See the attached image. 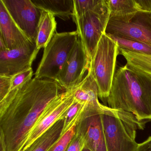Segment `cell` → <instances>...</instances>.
I'll return each instance as SVG.
<instances>
[{"mask_svg":"<svg viewBox=\"0 0 151 151\" xmlns=\"http://www.w3.org/2000/svg\"><path fill=\"white\" fill-rule=\"evenodd\" d=\"M63 90L55 80L34 78L0 102V130L7 151H22L41 115Z\"/></svg>","mask_w":151,"mask_h":151,"instance_id":"cell-1","label":"cell"},{"mask_svg":"<svg viewBox=\"0 0 151 151\" xmlns=\"http://www.w3.org/2000/svg\"><path fill=\"white\" fill-rule=\"evenodd\" d=\"M108 106L132 114L138 121H151V78L126 64L116 70L107 98Z\"/></svg>","mask_w":151,"mask_h":151,"instance_id":"cell-2","label":"cell"},{"mask_svg":"<svg viewBox=\"0 0 151 151\" xmlns=\"http://www.w3.org/2000/svg\"><path fill=\"white\" fill-rule=\"evenodd\" d=\"M102 120L107 151H136L137 129H144L145 123L130 113L101 105Z\"/></svg>","mask_w":151,"mask_h":151,"instance_id":"cell-3","label":"cell"},{"mask_svg":"<svg viewBox=\"0 0 151 151\" xmlns=\"http://www.w3.org/2000/svg\"><path fill=\"white\" fill-rule=\"evenodd\" d=\"M119 54L117 42L104 33L90 61L89 68L97 84L99 97L102 100L106 99L109 95L116 70V59Z\"/></svg>","mask_w":151,"mask_h":151,"instance_id":"cell-4","label":"cell"},{"mask_svg":"<svg viewBox=\"0 0 151 151\" xmlns=\"http://www.w3.org/2000/svg\"><path fill=\"white\" fill-rule=\"evenodd\" d=\"M79 39L77 32H56L44 49L35 78L55 81Z\"/></svg>","mask_w":151,"mask_h":151,"instance_id":"cell-5","label":"cell"},{"mask_svg":"<svg viewBox=\"0 0 151 151\" xmlns=\"http://www.w3.org/2000/svg\"><path fill=\"white\" fill-rule=\"evenodd\" d=\"M109 17L106 0H101L96 7L81 16L72 17L90 62L102 35L106 33Z\"/></svg>","mask_w":151,"mask_h":151,"instance_id":"cell-6","label":"cell"},{"mask_svg":"<svg viewBox=\"0 0 151 151\" xmlns=\"http://www.w3.org/2000/svg\"><path fill=\"white\" fill-rule=\"evenodd\" d=\"M106 33L151 45V13L139 11L123 17H109Z\"/></svg>","mask_w":151,"mask_h":151,"instance_id":"cell-7","label":"cell"},{"mask_svg":"<svg viewBox=\"0 0 151 151\" xmlns=\"http://www.w3.org/2000/svg\"><path fill=\"white\" fill-rule=\"evenodd\" d=\"M101 104L86 105L77 124L76 132L91 151H107L102 120Z\"/></svg>","mask_w":151,"mask_h":151,"instance_id":"cell-8","label":"cell"},{"mask_svg":"<svg viewBox=\"0 0 151 151\" xmlns=\"http://www.w3.org/2000/svg\"><path fill=\"white\" fill-rule=\"evenodd\" d=\"M75 101L71 90L64 91L60 93L49 104L41 115L31 131L21 151H25L57 121L63 118Z\"/></svg>","mask_w":151,"mask_h":151,"instance_id":"cell-9","label":"cell"},{"mask_svg":"<svg viewBox=\"0 0 151 151\" xmlns=\"http://www.w3.org/2000/svg\"><path fill=\"white\" fill-rule=\"evenodd\" d=\"M15 23L35 43L41 11L32 0H2Z\"/></svg>","mask_w":151,"mask_h":151,"instance_id":"cell-10","label":"cell"},{"mask_svg":"<svg viewBox=\"0 0 151 151\" xmlns=\"http://www.w3.org/2000/svg\"><path fill=\"white\" fill-rule=\"evenodd\" d=\"M90 63L83 43L79 38L55 81L64 91L70 90L83 79L85 73L89 70Z\"/></svg>","mask_w":151,"mask_h":151,"instance_id":"cell-11","label":"cell"},{"mask_svg":"<svg viewBox=\"0 0 151 151\" xmlns=\"http://www.w3.org/2000/svg\"><path fill=\"white\" fill-rule=\"evenodd\" d=\"M39 51L35 43L30 42L19 48L0 51V75L12 76L32 68Z\"/></svg>","mask_w":151,"mask_h":151,"instance_id":"cell-12","label":"cell"},{"mask_svg":"<svg viewBox=\"0 0 151 151\" xmlns=\"http://www.w3.org/2000/svg\"><path fill=\"white\" fill-rule=\"evenodd\" d=\"M0 38L9 50L19 48L32 42L13 20L2 0H0Z\"/></svg>","mask_w":151,"mask_h":151,"instance_id":"cell-13","label":"cell"},{"mask_svg":"<svg viewBox=\"0 0 151 151\" xmlns=\"http://www.w3.org/2000/svg\"><path fill=\"white\" fill-rule=\"evenodd\" d=\"M70 90L75 101L82 105H96L100 102L98 87L89 69L82 81Z\"/></svg>","mask_w":151,"mask_h":151,"instance_id":"cell-14","label":"cell"},{"mask_svg":"<svg viewBox=\"0 0 151 151\" xmlns=\"http://www.w3.org/2000/svg\"><path fill=\"white\" fill-rule=\"evenodd\" d=\"M56 27L55 16L47 11L41 10L35 42L37 49L40 50L47 46L56 33Z\"/></svg>","mask_w":151,"mask_h":151,"instance_id":"cell-15","label":"cell"},{"mask_svg":"<svg viewBox=\"0 0 151 151\" xmlns=\"http://www.w3.org/2000/svg\"><path fill=\"white\" fill-rule=\"evenodd\" d=\"M41 10H45L63 20L73 16L74 0H32Z\"/></svg>","mask_w":151,"mask_h":151,"instance_id":"cell-16","label":"cell"},{"mask_svg":"<svg viewBox=\"0 0 151 151\" xmlns=\"http://www.w3.org/2000/svg\"><path fill=\"white\" fill-rule=\"evenodd\" d=\"M64 125L63 118L57 121L37 139L25 151H47L60 137Z\"/></svg>","mask_w":151,"mask_h":151,"instance_id":"cell-17","label":"cell"},{"mask_svg":"<svg viewBox=\"0 0 151 151\" xmlns=\"http://www.w3.org/2000/svg\"><path fill=\"white\" fill-rule=\"evenodd\" d=\"M119 52L126 60V64L130 68L151 78V55L133 52L120 48Z\"/></svg>","mask_w":151,"mask_h":151,"instance_id":"cell-18","label":"cell"},{"mask_svg":"<svg viewBox=\"0 0 151 151\" xmlns=\"http://www.w3.org/2000/svg\"><path fill=\"white\" fill-rule=\"evenodd\" d=\"M110 17H121L139 12L135 0H106Z\"/></svg>","mask_w":151,"mask_h":151,"instance_id":"cell-19","label":"cell"},{"mask_svg":"<svg viewBox=\"0 0 151 151\" xmlns=\"http://www.w3.org/2000/svg\"><path fill=\"white\" fill-rule=\"evenodd\" d=\"M108 35L111 38L117 42L119 48L133 52L151 55V45L114 35Z\"/></svg>","mask_w":151,"mask_h":151,"instance_id":"cell-20","label":"cell"},{"mask_svg":"<svg viewBox=\"0 0 151 151\" xmlns=\"http://www.w3.org/2000/svg\"><path fill=\"white\" fill-rule=\"evenodd\" d=\"M82 114L76 119L69 129L64 134L61 136L60 137L52 146L47 151H66L68 146L76 133L77 124Z\"/></svg>","mask_w":151,"mask_h":151,"instance_id":"cell-21","label":"cell"},{"mask_svg":"<svg viewBox=\"0 0 151 151\" xmlns=\"http://www.w3.org/2000/svg\"><path fill=\"white\" fill-rule=\"evenodd\" d=\"M85 106L75 101L70 107L63 117L64 125L61 136L69 129L76 119L82 114Z\"/></svg>","mask_w":151,"mask_h":151,"instance_id":"cell-22","label":"cell"},{"mask_svg":"<svg viewBox=\"0 0 151 151\" xmlns=\"http://www.w3.org/2000/svg\"><path fill=\"white\" fill-rule=\"evenodd\" d=\"M33 75V70L30 68L12 76L9 93L17 90L25 85L32 79Z\"/></svg>","mask_w":151,"mask_h":151,"instance_id":"cell-23","label":"cell"},{"mask_svg":"<svg viewBox=\"0 0 151 151\" xmlns=\"http://www.w3.org/2000/svg\"><path fill=\"white\" fill-rule=\"evenodd\" d=\"M101 0H74V9L72 17H79L92 10L101 2Z\"/></svg>","mask_w":151,"mask_h":151,"instance_id":"cell-24","label":"cell"},{"mask_svg":"<svg viewBox=\"0 0 151 151\" xmlns=\"http://www.w3.org/2000/svg\"><path fill=\"white\" fill-rule=\"evenodd\" d=\"M12 76L0 75V102L2 101L10 91Z\"/></svg>","mask_w":151,"mask_h":151,"instance_id":"cell-25","label":"cell"},{"mask_svg":"<svg viewBox=\"0 0 151 151\" xmlns=\"http://www.w3.org/2000/svg\"><path fill=\"white\" fill-rule=\"evenodd\" d=\"M85 146V144L83 138L79 133L76 132L66 151H82Z\"/></svg>","mask_w":151,"mask_h":151,"instance_id":"cell-26","label":"cell"},{"mask_svg":"<svg viewBox=\"0 0 151 151\" xmlns=\"http://www.w3.org/2000/svg\"><path fill=\"white\" fill-rule=\"evenodd\" d=\"M140 12L151 13V0H135Z\"/></svg>","mask_w":151,"mask_h":151,"instance_id":"cell-27","label":"cell"},{"mask_svg":"<svg viewBox=\"0 0 151 151\" xmlns=\"http://www.w3.org/2000/svg\"><path fill=\"white\" fill-rule=\"evenodd\" d=\"M136 151H151V136L144 142L139 144Z\"/></svg>","mask_w":151,"mask_h":151,"instance_id":"cell-28","label":"cell"},{"mask_svg":"<svg viewBox=\"0 0 151 151\" xmlns=\"http://www.w3.org/2000/svg\"><path fill=\"white\" fill-rule=\"evenodd\" d=\"M0 151H7L5 137L1 130H0Z\"/></svg>","mask_w":151,"mask_h":151,"instance_id":"cell-29","label":"cell"},{"mask_svg":"<svg viewBox=\"0 0 151 151\" xmlns=\"http://www.w3.org/2000/svg\"><path fill=\"white\" fill-rule=\"evenodd\" d=\"M7 50V47L6 46L4 41L0 38V51H5Z\"/></svg>","mask_w":151,"mask_h":151,"instance_id":"cell-30","label":"cell"},{"mask_svg":"<svg viewBox=\"0 0 151 151\" xmlns=\"http://www.w3.org/2000/svg\"><path fill=\"white\" fill-rule=\"evenodd\" d=\"M82 151H91V150H90V149H88V148H87V147H86L85 146L84 148L83 149V150H82Z\"/></svg>","mask_w":151,"mask_h":151,"instance_id":"cell-31","label":"cell"}]
</instances>
